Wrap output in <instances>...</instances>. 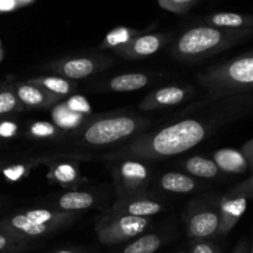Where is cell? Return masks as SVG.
Masks as SVG:
<instances>
[{
  "instance_id": "obj_1",
  "label": "cell",
  "mask_w": 253,
  "mask_h": 253,
  "mask_svg": "<svg viewBox=\"0 0 253 253\" xmlns=\"http://www.w3.org/2000/svg\"><path fill=\"white\" fill-rule=\"evenodd\" d=\"M229 120L207 121L202 119H184L160 130L143 132L109 155L110 160H165L192 150L208 136Z\"/></svg>"
},
{
  "instance_id": "obj_2",
  "label": "cell",
  "mask_w": 253,
  "mask_h": 253,
  "mask_svg": "<svg viewBox=\"0 0 253 253\" xmlns=\"http://www.w3.org/2000/svg\"><path fill=\"white\" fill-rule=\"evenodd\" d=\"M253 36V30H224L217 27L195 26L183 32L170 47L175 59L195 63L219 54Z\"/></svg>"
},
{
  "instance_id": "obj_3",
  "label": "cell",
  "mask_w": 253,
  "mask_h": 253,
  "mask_svg": "<svg viewBox=\"0 0 253 253\" xmlns=\"http://www.w3.org/2000/svg\"><path fill=\"white\" fill-rule=\"evenodd\" d=\"M147 118L130 114H108L91 116L76 132L77 143L83 147H110L130 142L150 127Z\"/></svg>"
},
{
  "instance_id": "obj_4",
  "label": "cell",
  "mask_w": 253,
  "mask_h": 253,
  "mask_svg": "<svg viewBox=\"0 0 253 253\" xmlns=\"http://www.w3.org/2000/svg\"><path fill=\"white\" fill-rule=\"evenodd\" d=\"M200 85L214 98L253 93V48L209 67L198 76Z\"/></svg>"
},
{
  "instance_id": "obj_5",
  "label": "cell",
  "mask_w": 253,
  "mask_h": 253,
  "mask_svg": "<svg viewBox=\"0 0 253 253\" xmlns=\"http://www.w3.org/2000/svg\"><path fill=\"white\" fill-rule=\"evenodd\" d=\"M151 217L126 216L105 212L95 225L100 244L105 246L120 245L136 239L150 227Z\"/></svg>"
},
{
  "instance_id": "obj_6",
  "label": "cell",
  "mask_w": 253,
  "mask_h": 253,
  "mask_svg": "<svg viewBox=\"0 0 253 253\" xmlns=\"http://www.w3.org/2000/svg\"><path fill=\"white\" fill-rule=\"evenodd\" d=\"M183 221L190 240L202 241L217 236L219 200L215 198L193 200L183 215Z\"/></svg>"
},
{
  "instance_id": "obj_7",
  "label": "cell",
  "mask_w": 253,
  "mask_h": 253,
  "mask_svg": "<svg viewBox=\"0 0 253 253\" xmlns=\"http://www.w3.org/2000/svg\"><path fill=\"white\" fill-rule=\"evenodd\" d=\"M115 63L113 57L108 54H86V56L66 57L49 62L46 69L54 76L63 77L69 81L90 78L105 71Z\"/></svg>"
},
{
  "instance_id": "obj_8",
  "label": "cell",
  "mask_w": 253,
  "mask_h": 253,
  "mask_svg": "<svg viewBox=\"0 0 253 253\" xmlns=\"http://www.w3.org/2000/svg\"><path fill=\"white\" fill-rule=\"evenodd\" d=\"M113 177L118 198L142 194L151 180V169L140 160L124 158L113 167Z\"/></svg>"
},
{
  "instance_id": "obj_9",
  "label": "cell",
  "mask_w": 253,
  "mask_h": 253,
  "mask_svg": "<svg viewBox=\"0 0 253 253\" xmlns=\"http://www.w3.org/2000/svg\"><path fill=\"white\" fill-rule=\"evenodd\" d=\"M163 210V204L151 198L147 193L127 197H120L116 199L113 207L106 212L115 215H126L136 217H152Z\"/></svg>"
},
{
  "instance_id": "obj_10",
  "label": "cell",
  "mask_w": 253,
  "mask_h": 253,
  "mask_svg": "<svg viewBox=\"0 0 253 253\" xmlns=\"http://www.w3.org/2000/svg\"><path fill=\"white\" fill-rule=\"evenodd\" d=\"M170 40L169 34L163 32H147L136 37L130 44L119 49L115 53L124 59H145L161 51L163 46Z\"/></svg>"
},
{
  "instance_id": "obj_11",
  "label": "cell",
  "mask_w": 253,
  "mask_h": 253,
  "mask_svg": "<svg viewBox=\"0 0 253 253\" xmlns=\"http://www.w3.org/2000/svg\"><path fill=\"white\" fill-rule=\"evenodd\" d=\"M194 90L189 85H167L151 91L140 103V109L146 111L170 108L184 103Z\"/></svg>"
},
{
  "instance_id": "obj_12",
  "label": "cell",
  "mask_w": 253,
  "mask_h": 253,
  "mask_svg": "<svg viewBox=\"0 0 253 253\" xmlns=\"http://www.w3.org/2000/svg\"><path fill=\"white\" fill-rule=\"evenodd\" d=\"M249 199L244 195L227 192L219 199V230L217 236H226L232 231L247 210Z\"/></svg>"
},
{
  "instance_id": "obj_13",
  "label": "cell",
  "mask_w": 253,
  "mask_h": 253,
  "mask_svg": "<svg viewBox=\"0 0 253 253\" xmlns=\"http://www.w3.org/2000/svg\"><path fill=\"white\" fill-rule=\"evenodd\" d=\"M17 99L22 105L24 110H41V109H51L57 103L62 101L57 96L47 93L40 86L30 84L29 82H16L14 83Z\"/></svg>"
},
{
  "instance_id": "obj_14",
  "label": "cell",
  "mask_w": 253,
  "mask_h": 253,
  "mask_svg": "<svg viewBox=\"0 0 253 253\" xmlns=\"http://www.w3.org/2000/svg\"><path fill=\"white\" fill-rule=\"evenodd\" d=\"M47 178L49 182L71 190H76L85 183V178L82 175L78 163L72 160L52 161Z\"/></svg>"
},
{
  "instance_id": "obj_15",
  "label": "cell",
  "mask_w": 253,
  "mask_h": 253,
  "mask_svg": "<svg viewBox=\"0 0 253 253\" xmlns=\"http://www.w3.org/2000/svg\"><path fill=\"white\" fill-rule=\"evenodd\" d=\"M156 27V24L150 25L146 29H132V27L127 26H116L111 29L108 34L104 36L103 41H101L99 48L103 51H119V49L124 48L127 44H130L136 37L141 36L143 34L151 32V30Z\"/></svg>"
},
{
  "instance_id": "obj_16",
  "label": "cell",
  "mask_w": 253,
  "mask_h": 253,
  "mask_svg": "<svg viewBox=\"0 0 253 253\" xmlns=\"http://www.w3.org/2000/svg\"><path fill=\"white\" fill-rule=\"evenodd\" d=\"M30 84L40 86L47 93L57 96L61 100H64L66 98L71 96L72 94H76L78 89V84L74 81L63 78L59 76H42V77H34V78L27 79Z\"/></svg>"
},
{
  "instance_id": "obj_17",
  "label": "cell",
  "mask_w": 253,
  "mask_h": 253,
  "mask_svg": "<svg viewBox=\"0 0 253 253\" xmlns=\"http://www.w3.org/2000/svg\"><path fill=\"white\" fill-rule=\"evenodd\" d=\"M51 116L52 123L68 135L69 132H77L79 128L83 127L85 125L86 121L91 118V116H84L81 114H77L72 111L66 106L63 100L57 103L53 108H51Z\"/></svg>"
},
{
  "instance_id": "obj_18",
  "label": "cell",
  "mask_w": 253,
  "mask_h": 253,
  "mask_svg": "<svg viewBox=\"0 0 253 253\" xmlns=\"http://www.w3.org/2000/svg\"><path fill=\"white\" fill-rule=\"evenodd\" d=\"M96 198L95 195L89 192L83 190H69V192L62 194L54 203V207L52 209L59 210V211L66 212H78L83 210L91 209L95 205Z\"/></svg>"
},
{
  "instance_id": "obj_19",
  "label": "cell",
  "mask_w": 253,
  "mask_h": 253,
  "mask_svg": "<svg viewBox=\"0 0 253 253\" xmlns=\"http://www.w3.org/2000/svg\"><path fill=\"white\" fill-rule=\"evenodd\" d=\"M212 161L220 172L230 174H244L249 170V165L240 150L234 148H220L212 153Z\"/></svg>"
},
{
  "instance_id": "obj_20",
  "label": "cell",
  "mask_w": 253,
  "mask_h": 253,
  "mask_svg": "<svg viewBox=\"0 0 253 253\" xmlns=\"http://www.w3.org/2000/svg\"><path fill=\"white\" fill-rule=\"evenodd\" d=\"M204 22L224 30H253V15L240 12H215L204 17Z\"/></svg>"
},
{
  "instance_id": "obj_21",
  "label": "cell",
  "mask_w": 253,
  "mask_h": 253,
  "mask_svg": "<svg viewBox=\"0 0 253 253\" xmlns=\"http://www.w3.org/2000/svg\"><path fill=\"white\" fill-rule=\"evenodd\" d=\"M151 79L152 78H151L150 74L140 73V72L119 74V76L113 77L106 83L105 89L110 91H119V93L140 90V89L145 88L150 83Z\"/></svg>"
},
{
  "instance_id": "obj_22",
  "label": "cell",
  "mask_w": 253,
  "mask_h": 253,
  "mask_svg": "<svg viewBox=\"0 0 253 253\" xmlns=\"http://www.w3.org/2000/svg\"><path fill=\"white\" fill-rule=\"evenodd\" d=\"M160 185L163 190L175 194H188L198 188V182L189 174L179 172H168L161 175Z\"/></svg>"
},
{
  "instance_id": "obj_23",
  "label": "cell",
  "mask_w": 253,
  "mask_h": 253,
  "mask_svg": "<svg viewBox=\"0 0 253 253\" xmlns=\"http://www.w3.org/2000/svg\"><path fill=\"white\" fill-rule=\"evenodd\" d=\"M183 168L193 177L202 179H214L219 177L220 169L210 158L203 156H192L183 162Z\"/></svg>"
},
{
  "instance_id": "obj_24",
  "label": "cell",
  "mask_w": 253,
  "mask_h": 253,
  "mask_svg": "<svg viewBox=\"0 0 253 253\" xmlns=\"http://www.w3.org/2000/svg\"><path fill=\"white\" fill-rule=\"evenodd\" d=\"M25 135L29 140L35 141H58L67 135L59 130L51 121H34L26 126Z\"/></svg>"
},
{
  "instance_id": "obj_25",
  "label": "cell",
  "mask_w": 253,
  "mask_h": 253,
  "mask_svg": "<svg viewBox=\"0 0 253 253\" xmlns=\"http://www.w3.org/2000/svg\"><path fill=\"white\" fill-rule=\"evenodd\" d=\"M24 110L17 99L14 84L0 85V118H7Z\"/></svg>"
},
{
  "instance_id": "obj_26",
  "label": "cell",
  "mask_w": 253,
  "mask_h": 253,
  "mask_svg": "<svg viewBox=\"0 0 253 253\" xmlns=\"http://www.w3.org/2000/svg\"><path fill=\"white\" fill-rule=\"evenodd\" d=\"M163 237L156 234H146L128 244L123 253H155L162 247Z\"/></svg>"
},
{
  "instance_id": "obj_27",
  "label": "cell",
  "mask_w": 253,
  "mask_h": 253,
  "mask_svg": "<svg viewBox=\"0 0 253 253\" xmlns=\"http://www.w3.org/2000/svg\"><path fill=\"white\" fill-rule=\"evenodd\" d=\"M41 162H43V161L31 160L27 161V162H19L15 163V165H10L2 169V175L9 182H19L20 179H22V178L29 174L32 168L39 166Z\"/></svg>"
},
{
  "instance_id": "obj_28",
  "label": "cell",
  "mask_w": 253,
  "mask_h": 253,
  "mask_svg": "<svg viewBox=\"0 0 253 253\" xmlns=\"http://www.w3.org/2000/svg\"><path fill=\"white\" fill-rule=\"evenodd\" d=\"M63 103L68 109L77 114H81L84 116H91L93 115V110H91V105L89 103L88 99L85 96L81 95V94H72L67 99H64Z\"/></svg>"
},
{
  "instance_id": "obj_29",
  "label": "cell",
  "mask_w": 253,
  "mask_h": 253,
  "mask_svg": "<svg viewBox=\"0 0 253 253\" xmlns=\"http://www.w3.org/2000/svg\"><path fill=\"white\" fill-rule=\"evenodd\" d=\"M32 244L12 239L7 235L0 234V253H25L31 249Z\"/></svg>"
},
{
  "instance_id": "obj_30",
  "label": "cell",
  "mask_w": 253,
  "mask_h": 253,
  "mask_svg": "<svg viewBox=\"0 0 253 253\" xmlns=\"http://www.w3.org/2000/svg\"><path fill=\"white\" fill-rule=\"evenodd\" d=\"M9 118H0V142H9L20 135L19 123Z\"/></svg>"
},
{
  "instance_id": "obj_31",
  "label": "cell",
  "mask_w": 253,
  "mask_h": 253,
  "mask_svg": "<svg viewBox=\"0 0 253 253\" xmlns=\"http://www.w3.org/2000/svg\"><path fill=\"white\" fill-rule=\"evenodd\" d=\"M160 6L173 14L183 15L189 11L198 0H157Z\"/></svg>"
},
{
  "instance_id": "obj_32",
  "label": "cell",
  "mask_w": 253,
  "mask_h": 253,
  "mask_svg": "<svg viewBox=\"0 0 253 253\" xmlns=\"http://www.w3.org/2000/svg\"><path fill=\"white\" fill-rule=\"evenodd\" d=\"M190 253H221L219 246L209 240L194 241L190 240Z\"/></svg>"
},
{
  "instance_id": "obj_33",
  "label": "cell",
  "mask_w": 253,
  "mask_h": 253,
  "mask_svg": "<svg viewBox=\"0 0 253 253\" xmlns=\"http://www.w3.org/2000/svg\"><path fill=\"white\" fill-rule=\"evenodd\" d=\"M229 192L234 193V194L244 195V197H246L249 200H253V173L251 177L242 180V182L237 183V184L235 185V187H232Z\"/></svg>"
},
{
  "instance_id": "obj_34",
  "label": "cell",
  "mask_w": 253,
  "mask_h": 253,
  "mask_svg": "<svg viewBox=\"0 0 253 253\" xmlns=\"http://www.w3.org/2000/svg\"><path fill=\"white\" fill-rule=\"evenodd\" d=\"M240 151H241L242 155L246 158L247 165H249V169L253 170V138L246 141V142L242 145V147L240 148Z\"/></svg>"
},
{
  "instance_id": "obj_35",
  "label": "cell",
  "mask_w": 253,
  "mask_h": 253,
  "mask_svg": "<svg viewBox=\"0 0 253 253\" xmlns=\"http://www.w3.org/2000/svg\"><path fill=\"white\" fill-rule=\"evenodd\" d=\"M17 9L15 0H0V12L14 11Z\"/></svg>"
},
{
  "instance_id": "obj_36",
  "label": "cell",
  "mask_w": 253,
  "mask_h": 253,
  "mask_svg": "<svg viewBox=\"0 0 253 253\" xmlns=\"http://www.w3.org/2000/svg\"><path fill=\"white\" fill-rule=\"evenodd\" d=\"M249 252H250L249 242H247L246 240H244V241L239 242V244L236 245V247H235L234 251L231 253H249Z\"/></svg>"
},
{
  "instance_id": "obj_37",
  "label": "cell",
  "mask_w": 253,
  "mask_h": 253,
  "mask_svg": "<svg viewBox=\"0 0 253 253\" xmlns=\"http://www.w3.org/2000/svg\"><path fill=\"white\" fill-rule=\"evenodd\" d=\"M15 2H16L17 5V9H20V7H25L27 6V5H31L32 2H35V0H15Z\"/></svg>"
},
{
  "instance_id": "obj_38",
  "label": "cell",
  "mask_w": 253,
  "mask_h": 253,
  "mask_svg": "<svg viewBox=\"0 0 253 253\" xmlns=\"http://www.w3.org/2000/svg\"><path fill=\"white\" fill-rule=\"evenodd\" d=\"M54 253H79V252L78 251H74V250L66 249V250H59V251H56Z\"/></svg>"
},
{
  "instance_id": "obj_39",
  "label": "cell",
  "mask_w": 253,
  "mask_h": 253,
  "mask_svg": "<svg viewBox=\"0 0 253 253\" xmlns=\"http://www.w3.org/2000/svg\"><path fill=\"white\" fill-rule=\"evenodd\" d=\"M4 48H2V44H1V41H0V62H2V59H4Z\"/></svg>"
},
{
  "instance_id": "obj_40",
  "label": "cell",
  "mask_w": 253,
  "mask_h": 253,
  "mask_svg": "<svg viewBox=\"0 0 253 253\" xmlns=\"http://www.w3.org/2000/svg\"><path fill=\"white\" fill-rule=\"evenodd\" d=\"M249 253H253V244H252V246H251V250H250V252Z\"/></svg>"
},
{
  "instance_id": "obj_41",
  "label": "cell",
  "mask_w": 253,
  "mask_h": 253,
  "mask_svg": "<svg viewBox=\"0 0 253 253\" xmlns=\"http://www.w3.org/2000/svg\"><path fill=\"white\" fill-rule=\"evenodd\" d=\"M180 253H184V252H180Z\"/></svg>"
}]
</instances>
